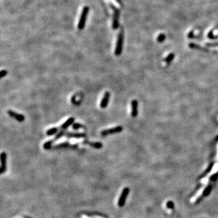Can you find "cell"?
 <instances>
[{"label":"cell","instance_id":"1","mask_svg":"<svg viewBox=\"0 0 218 218\" xmlns=\"http://www.w3.org/2000/svg\"><path fill=\"white\" fill-rule=\"evenodd\" d=\"M124 41V33L122 31H121L118 34V39H117L116 49L114 50V54L116 56H119L122 51V46Z\"/></svg>","mask_w":218,"mask_h":218},{"label":"cell","instance_id":"2","mask_svg":"<svg viewBox=\"0 0 218 218\" xmlns=\"http://www.w3.org/2000/svg\"><path fill=\"white\" fill-rule=\"evenodd\" d=\"M88 10H89V9H88V7H85L82 9L81 15L80 16V21H79L78 23V28L80 30L83 29L84 26H85V21H86L87 16L88 13Z\"/></svg>","mask_w":218,"mask_h":218},{"label":"cell","instance_id":"3","mask_svg":"<svg viewBox=\"0 0 218 218\" xmlns=\"http://www.w3.org/2000/svg\"><path fill=\"white\" fill-rule=\"evenodd\" d=\"M123 130V128L122 126H117L115 127L111 128V129H106V130H104L101 132V135L103 136H106L109 135L111 134H114V133H118L121 132Z\"/></svg>","mask_w":218,"mask_h":218},{"label":"cell","instance_id":"4","mask_svg":"<svg viewBox=\"0 0 218 218\" xmlns=\"http://www.w3.org/2000/svg\"><path fill=\"white\" fill-rule=\"evenodd\" d=\"M110 7L113 10V28L114 29H116L119 26V12L118 9L113 6V5H110Z\"/></svg>","mask_w":218,"mask_h":218},{"label":"cell","instance_id":"5","mask_svg":"<svg viewBox=\"0 0 218 218\" xmlns=\"http://www.w3.org/2000/svg\"><path fill=\"white\" fill-rule=\"evenodd\" d=\"M7 114H9V116H10L11 118H13V119H16V121H18V122H23V121L25 120V116H24L23 114L18 113H16L15 111H13V110H8L7 111Z\"/></svg>","mask_w":218,"mask_h":218},{"label":"cell","instance_id":"6","mask_svg":"<svg viewBox=\"0 0 218 218\" xmlns=\"http://www.w3.org/2000/svg\"><path fill=\"white\" fill-rule=\"evenodd\" d=\"M69 138H83L86 137V134L85 133H76V132H65L64 136Z\"/></svg>","mask_w":218,"mask_h":218},{"label":"cell","instance_id":"7","mask_svg":"<svg viewBox=\"0 0 218 218\" xmlns=\"http://www.w3.org/2000/svg\"><path fill=\"white\" fill-rule=\"evenodd\" d=\"M110 93L109 92H106L104 95L103 99L100 103V107L101 109H106L108 106L110 100Z\"/></svg>","mask_w":218,"mask_h":218},{"label":"cell","instance_id":"8","mask_svg":"<svg viewBox=\"0 0 218 218\" xmlns=\"http://www.w3.org/2000/svg\"><path fill=\"white\" fill-rule=\"evenodd\" d=\"M82 144H87V145H90V146L93 147V148H97V149H99V148L103 147V144H101L99 142H90L88 141V140H85V141H83Z\"/></svg>","mask_w":218,"mask_h":218},{"label":"cell","instance_id":"9","mask_svg":"<svg viewBox=\"0 0 218 218\" xmlns=\"http://www.w3.org/2000/svg\"><path fill=\"white\" fill-rule=\"evenodd\" d=\"M75 121V118L73 117H71L69 118V119L66 120V121H65V122H64L62 125L60 126V129L62 130H65V129H67L69 126H70L71 125H73Z\"/></svg>","mask_w":218,"mask_h":218},{"label":"cell","instance_id":"10","mask_svg":"<svg viewBox=\"0 0 218 218\" xmlns=\"http://www.w3.org/2000/svg\"><path fill=\"white\" fill-rule=\"evenodd\" d=\"M132 105V116L133 118H135L137 116V106H138V104H137V100H133L131 103Z\"/></svg>","mask_w":218,"mask_h":218},{"label":"cell","instance_id":"11","mask_svg":"<svg viewBox=\"0 0 218 218\" xmlns=\"http://www.w3.org/2000/svg\"><path fill=\"white\" fill-rule=\"evenodd\" d=\"M6 154L5 153L3 152L1 155V173L5 171V164H6Z\"/></svg>","mask_w":218,"mask_h":218},{"label":"cell","instance_id":"12","mask_svg":"<svg viewBox=\"0 0 218 218\" xmlns=\"http://www.w3.org/2000/svg\"><path fill=\"white\" fill-rule=\"evenodd\" d=\"M77 144H70L69 142H63L61 144L56 145L54 146V148H62V147H72V148H75L77 147Z\"/></svg>","mask_w":218,"mask_h":218},{"label":"cell","instance_id":"13","mask_svg":"<svg viewBox=\"0 0 218 218\" xmlns=\"http://www.w3.org/2000/svg\"><path fill=\"white\" fill-rule=\"evenodd\" d=\"M58 132V127H53L51 129H49L46 132V134L48 136H52L55 135L57 132Z\"/></svg>","mask_w":218,"mask_h":218},{"label":"cell","instance_id":"14","mask_svg":"<svg viewBox=\"0 0 218 218\" xmlns=\"http://www.w3.org/2000/svg\"><path fill=\"white\" fill-rule=\"evenodd\" d=\"M53 143H54V141H53L52 139L50 140V141L46 142L44 143V144L43 145V147L46 150L50 149V148H51L52 145Z\"/></svg>","mask_w":218,"mask_h":218},{"label":"cell","instance_id":"15","mask_svg":"<svg viewBox=\"0 0 218 218\" xmlns=\"http://www.w3.org/2000/svg\"><path fill=\"white\" fill-rule=\"evenodd\" d=\"M84 125L80 123H74L72 125V129H74V130H78L79 129H81V128H84Z\"/></svg>","mask_w":218,"mask_h":218},{"label":"cell","instance_id":"16","mask_svg":"<svg viewBox=\"0 0 218 218\" xmlns=\"http://www.w3.org/2000/svg\"><path fill=\"white\" fill-rule=\"evenodd\" d=\"M173 58H174V54H170L167 57V58H166L165 62H167V63H169V62H170L171 61H172Z\"/></svg>","mask_w":218,"mask_h":218},{"label":"cell","instance_id":"17","mask_svg":"<svg viewBox=\"0 0 218 218\" xmlns=\"http://www.w3.org/2000/svg\"><path fill=\"white\" fill-rule=\"evenodd\" d=\"M165 36L164 34H161L158 37V42H163L165 39Z\"/></svg>","mask_w":218,"mask_h":218},{"label":"cell","instance_id":"18","mask_svg":"<svg viewBox=\"0 0 218 218\" xmlns=\"http://www.w3.org/2000/svg\"><path fill=\"white\" fill-rule=\"evenodd\" d=\"M7 71L6 70H2L1 71V75H0V78H2L3 77H4L5 76H6L7 75Z\"/></svg>","mask_w":218,"mask_h":218}]
</instances>
